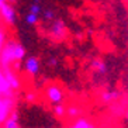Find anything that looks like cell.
Here are the masks:
<instances>
[{"instance_id":"cell-1","label":"cell","mask_w":128,"mask_h":128,"mask_svg":"<svg viewBox=\"0 0 128 128\" xmlns=\"http://www.w3.org/2000/svg\"><path fill=\"white\" fill-rule=\"evenodd\" d=\"M27 54L26 48L20 41L14 40V38H8L6 44L3 45L2 49V55H0V68L8 69L13 68L16 70L21 69V64L24 62Z\"/></svg>"},{"instance_id":"cell-2","label":"cell","mask_w":128,"mask_h":128,"mask_svg":"<svg viewBox=\"0 0 128 128\" xmlns=\"http://www.w3.org/2000/svg\"><path fill=\"white\" fill-rule=\"evenodd\" d=\"M44 96H45L46 102L49 104H62L65 102V92L62 90V87L56 83H49L44 89Z\"/></svg>"},{"instance_id":"cell-3","label":"cell","mask_w":128,"mask_h":128,"mask_svg":"<svg viewBox=\"0 0 128 128\" xmlns=\"http://www.w3.org/2000/svg\"><path fill=\"white\" fill-rule=\"evenodd\" d=\"M68 30H66V24L64 20L60 18H55L49 23L48 27V35L52 38L54 41H62L66 38Z\"/></svg>"},{"instance_id":"cell-4","label":"cell","mask_w":128,"mask_h":128,"mask_svg":"<svg viewBox=\"0 0 128 128\" xmlns=\"http://www.w3.org/2000/svg\"><path fill=\"white\" fill-rule=\"evenodd\" d=\"M16 106H17V96L16 97L0 96V127L8 118V116L16 110Z\"/></svg>"},{"instance_id":"cell-5","label":"cell","mask_w":128,"mask_h":128,"mask_svg":"<svg viewBox=\"0 0 128 128\" xmlns=\"http://www.w3.org/2000/svg\"><path fill=\"white\" fill-rule=\"evenodd\" d=\"M0 21L7 27H13L17 23V13L13 4L4 3L0 7Z\"/></svg>"},{"instance_id":"cell-6","label":"cell","mask_w":128,"mask_h":128,"mask_svg":"<svg viewBox=\"0 0 128 128\" xmlns=\"http://www.w3.org/2000/svg\"><path fill=\"white\" fill-rule=\"evenodd\" d=\"M23 68L27 72V75L37 76L40 73V70H41V62H40V59L37 56L30 55V56H26V59L23 62Z\"/></svg>"},{"instance_id":"cell-7","label":"cell","mask_w":128,"mask_h":128,"mask_svg":"<svg viewBox=\"0 0 128 128\" xmlns=\"http://www.w3.org/2000/svg\"><path fill=\"white\" fill-rule=\"evenodd\" d=\"M0 96H4V97H16L17 96V93L13 90L3 68H0Z\"/></svg>"},{"instance_id":"cell-8","label":"cell","mask_w":128,"mask_h":128,"mask_svg":"<svg viewBox=\"0 0 128 128\" xmlns=\"http://www.w3.org/2000/svg\"><path fill=\"white\" fill-rule=\"evenodd\" d=\"M4 72H6V76H7L10 84H12L13 90H14L16 93H18V92L21 90V86H23V82H21L18 70H16V69H13V68H8V69H4Z\"/></svg>"},{"instance_id":"cell-9","label":"cell","mask_w":128,"mask_h":128,"mask_svg":"<svg viewBox=\"0 0 128 128\" xmlns=\"http://www.w3.org/2000/svg\"><path fill=\"white\" fill-rule=\"evenodd\" d=\"M70 128H96L94 122L86 116H82L79 118H76V120L72 121L70 124Z\"/></svg>"},{"instance_id":"cell-10","label":"cell","mask_w":128,"mask_h":128,"mask_svg":"<svg viewBox=\"0 0 128 128\" xmlns=\"http://www.w3.org/2000/svg\"><path fill=\"white\" fill-rule=\"evenodd\" d=\"M121 93L118 90H107L102 94V102L104 104H111V103H116L118 98H120Z\"/></svg>"},{"instance_id":"cell-11","label":"cell","mask_w":128,"mask_h":128,"mask_svg":"<svg viewBox=\"0 0 128 128\" xmlns=\"http://www.w3.org/2000/svg\"><path fill=\"white\" fill-rule=\"evenodd\" d=\"M83 116V108L80 107V106H69V107H66V118H69V120H76V118H79V117Z\"/></svg>"},{"instance_id":"cell-12","label":"cell","mask_w":128,"mask_h":128,"mask_svg":"<svg viewBox=\"0 0 128 128\" xmlns=\"http://www.w3.org/2000/svg\"><path fill=\"white\" fill-rule=\"evenodd\" d=\"M2 128H18V113H17V110H14L8 118L3 122Z\"/></svg>"},{"instance_id":"cell-13","label":"cell","mask_w":128,"mask_h":128,"mask_svg":"<svg viewBox=\"0 0 128 128\" xmlns=\"http://www.w3.org/2000/svg\"><path fill=\"white\" fill-rule=\"evenodd\" d=\"M92 68L97 72V73H100V75H104L106 72H107V66H106V64L102 59H94L92 62Z\"/></svg>"},{"instance_id":"cell-14","label":"cell","mask_w":128,"mask_h":128,"mask_svg":"<svg viewBox=\"0 0 128 128\" xmlns=\"http://www.w3.org/2000/svg\"><path fill=\"white\" fill-rule=\"evenodd\" d=\"M52 111H54V116L56 117V118H64L66 116V106L64 103L62 104H55Z\"/></svg>"},{"instance_id":"cell-15","label":"cell","mask_w":128,"mask_h":128,"mask_svg":"<svg viewBox=\"0 0 128 128\" xmlns=\"http://www.w3.org/2000/svg\"><path fill=\"white\" fill-rule=\"evenodd\" d=\"M40 17H41L40 14H35V13L28 12V14L26 16V23L28 24V26H37L38 21H40Z\"/></svg>"},{"instance_id":"cell-16","label":"cell","mask_w":128,"mask_h":128,"mask_svg":"<svg viewBox=\"0 0 128 128\" xmlns=\"http://www.w3.org/2000/svg\"><path fill=\"white\" fill-rule=\"evenodd\" d=\"M30 13H35V14H42V6L38 0H34L32 3L30 4Z\"/></svg>"},{"instance_id":"cell-17","label":"cell","mask_w":128,"mask_h":128,"mask_svg":"<svg viewBox=\"0 0 128 128\" xmlns=\"http://www.w3.org/2000/svg\"><path fill=\"white\" fill-rule=\"evenodd\" d=\"M42 18L45 20V21H52V20H55V12L54 10H51V8H46V10H42Z\"/></svg>"},{"instance_id":"cell-18","label":"cell","mask_w":128,"mask_h":128,"mask_svg":"<svg viewBox=\"0 0 128 128\" xmlns=\"http://www.w3.org/2000/svg\"><path fill=\"white\" fill-rule=\"evenodd\" d=\"M26 98H27V102L35 103V102H37V94H35L34 92H28V93L26 94Z\"/></svg>"},{"instance_id":"cell-19","label":"cell","mask_w":128,"mask_h":128,"mask_svg":"<svg viewBox=\"0 0 128 128\" xmlns=\"http://www.w3.org/2000/svg\"><path fill=\"white\" fill-rule=\"evenodd\" d=\"M48 64H49V66H52V68H55L58 65V60H56V58H51V59L48 60Z\"/></svg>"},{"instance_id":"cell-20","label":"cell","mask_w":128,"mask_h":128,"mask_svg":"<svg viewBox=\"0 0 128 128\" xmlns=\"http://www.w3.org/2000/svg\"><path fill=\"white\" fill-rule=\"evenodd\" d=\"M4 3H7V0H0V7H2Z\"/></svg>"},{"instance_id":"cell-21","label":"cell","mask_w":128,"mask_h":128,"mask_svg":"<svg viewBox=\"0 0 128 128\" xmlns=\"http://www.w3.org/2000/svg\"><path fill=\"white\" fill-rule=\"evenodd\" d=\"M17 0H7V3H10V4H14Z\"/></svg>"},{"instance_id":"cell-22","label":"cell","mask_w":128,"mask_h":128,"mask_svg":"<svg viewBox=\"0 0 128 128\" xmlns=\"http://www.w3.org/2000/svg\"><path fill=\"white\" fill-rule=\"evenodd\" d=\"M125 118L128 120V108H127V111H125Z\"/></svg>"},{"instance_id":"cell-23","label":"cell","mask_w":128,"mask_h":128,"mask_svg":"<svg viewBox=\"0 0 128 128\" xmlns=\"http://www.w3.org/2000/svg\"><path fill=\"white\" fill-rule=\"evenodd\" d=\"M0 55H2V49H0Z\"/></svg>"},{"instance_id":"cell-24","label":"cell","mask_w":128,"mask_h":128,"mask_svg":"<svg viewBox=\"0 0 128 128\" xmlns=\"http://www.w3.org/2000/svg\"><path fill=\"white\" fill-rule=\"evenodd\" d=\"M65 128H70V127H65Z\"/></svg>"},{"instance_id":"cell-25","label":"cell","mask_w":128,"mask_h":128,"mask_svg":"<svg viewBox=\"0 0 128 128\" xmlns=\"http://www.w3.org/2000/svg\"><path fill=\"white\" fill-rule=\"evenodd\" d=\"M18 128H20V127H18Z\"/></svg>"}]
</instances>
